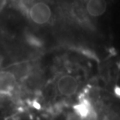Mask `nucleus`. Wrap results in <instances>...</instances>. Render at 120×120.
Instances as JSON below:
<instances>
[{"label": "nucleus", "mask_w": 120, "mask_h": 120, "mask_svg": "<svg viewBox=\"0 0 120 120\" xmlns=\"http://www.w3.org/2000/svg\"><path fill=\"white\" fill-rule=\"evenodd\" d=\"M107 9V2L105 0H89L87 4V10L92 16L103 15Z\"/></svg>", "instance_id": "obj_5"}, {"label": "nucleus", "mask_w": 120, "mask_h": 120, "mask_svg": "<svg viewBox=\"0 0 120 120\" xmlns=\"http://www.w3.org/2000/svg\"><path fill=\"white\" fill-rule=\"evenodd\" d=\"M79 82L77 79L71 75H63L57 81V89L62 95L70 97L77 92Z\"/></svg>", "instance_id": "obj_2"}, {"label": "nucleus", "mask_w": 120, "mask_h": 120, "mask_svg": "<svg viewBox=\"0 0 120 120\" xmlns=\"http://www.w3.org/2000/svg\"><path fill=\"white\" fill-rule=\"evenodd\" d=\"M30 19L37 24H45L48 23L52 16V10L45 2H37L30 9Z\"/></svg>", "instance_id": "obj_1"}, {"label": "nucleus", "mask_w": 120, "mask_h": 120, "mask_svg": "<svg viewBox=\"0 0 120 120\" xmlns=\"http://www.w3.org/2000/svg\"><path fill=\"white\" fill-rule=\"evenodd\" d=\"M16 86V77L10 71H0V94L9 95Z\"/></svg>", "instance_id": "obj_3"}, {"label": "nucleus", "mask_w": 120, "mask_h": 120, "mask_svg": "<svg viewBox=\"0 0 120 120\" xmlns=\"http://www.w3.org/2000/svg\"><path fill=\"white\" fill-rule=\"evenodd\" d=\"M74 112L83 120L95 119V112L92 105L87 99L80 101L74 106Z\"/></svg>", "instance_id": "obj_4"}]
</instances>
